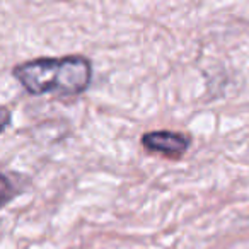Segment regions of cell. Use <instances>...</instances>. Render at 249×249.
<instances>
[{
    "label": "cell",
    "mask_w": 249,
    "mask_h": 249,
    "mask_svg": "<svg viewBox=\"0 0 249 249\" xmlns=\"http://www.w3.org/2000/svg\"><path fill=\"white\" fill-rule=\"evenodd\" d=\"M140 142L149 152L178 159L184 156L191 147V137L181 132H171V130H154V132L143 133Z\"/></svg>",
    "instance_id": "cell-2"
},
{
    "label": "cell",
    "mask_w": 249,
    "mask_h": 249,
    "mask_svg": "<svg viewBox=\"0 0 249 249\" xmlns=\"http://www.w3.org/2000/svg\"><path fill=\"white\" fill-rule=\"evenodd\" d=\"M12 75L33 96L73 97L89 89L92 63L84 55L41 56L16 65Z\"/></svg>",
    "instance_id": "cell-1"
}]
</instances>
